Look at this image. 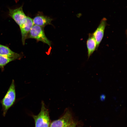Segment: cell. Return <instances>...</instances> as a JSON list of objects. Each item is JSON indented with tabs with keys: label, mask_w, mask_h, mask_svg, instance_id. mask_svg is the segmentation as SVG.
I'll list each match as a JSON object with an SVG mask.
<instances>
[{
	"label": "cell",
	"mask_w": 127,
	"mask_h": 127,
	"mask_svg": "<svg viewBox=\"0 0 127 127\" xmlns=\"http://www.w3.org/2000/svg\"><path fill=\"white\" fill-rule=\"evenodd\" d=\"M16 86L14 80L12 79L8 91L2 99L0 100L2 105L3 115L5 116L8 110L13 106L16 101Z\"/></svg>",
	"instance_id": "1"
},
{
	"label": "cell",
	"mask_w": 127,
	"mask_h": 127,
	"mask_svg": "<svg viewBox=\"0 0 127 127\" xmlns=\"http://www.w3.org/2000/svg\"><path fill=\"white\" fill-rule=\"evenodd\" d=\"M35 124V127H49L50 119L49 111L44 101L41 102L40 111L36 115H32Z\"/></svg>",
	"instance_id": "2"
},
{
	"label": "cell",
	"mask_w": 127,
	"mask_h": 127,
	"mask_svg": "<svg viewBox=\"0 0 127 127\" xmlns=\"http://www.w3.org/2000/svg\"><path fill=\"white\" fill-rule=\"evenodd\" d=\"M29 37L40 41L51 46V43L46 36L42 27L33 25L29 32Z\"/></svg>",
	"instance_id": "3"
},
{
	"label": "cell",
	"mask_w": 127,
	"mask_h": 127,
	"mask_svg": "<svg viewBox=\"0 0 127 127\" xmlns=\"http://www.w3.org/2000/svg\"><path fill=\"white\" fill-rule=\"evenodd\" d=\"M73 121L71 111L67 109L60 118L51 123L49 127H65Z\"/></svg>",
	"instance_id": "4"
},
{
	"label": "cell",
	"mask_w": 127,
	"mask_h": 127,
	"mask_svg": "<svg viewBox=\"0 0 127 127\" xmlns=\"http://www.w3.org/2000/svg\"><path fill=\"white\" fill-rule=\"evenodd\" d=\"M9 15L19 27L23 23L27 16L23 11L22 6L14 9H9Z\"/></svg>",
	"instance_id": "5"
},
{
	"label": "cell",
	"mask_w": 127,
	"mask_h": 127,
	"mask_svg": "<svg viewBox=\"0 0 127 127\" xmlns=\"http://www.w3.org/2000/svg\"><path fill=\"white\" fill-rule=\"evenodd\" d=\"M106 25L107 19L104 18L101 20L97 28L92 33L96 40L97 48L103 38Z\"/></svg>",
	"instance_id": "6"
},
{
	"label": "cell",
	"mask_w": 127,
	"mask_h": 127,
	"mask_svg": "<svg viewBox=\"0 0 127 127\" xmlns=\"http://www.w3.org/2000/svg\"><path fill=\"white\" fill-rule=\"evenodd\" d=\"M34 25L33 20L28 16H26L22 24L20 27L22 35V42L24 45L27 35Z\"/></svg>",
	"instance_id": "7"
},
{
	"label": "cell",
	"mask_w": 127,
	"mask_h": 127,
	"mask_svg": "<svg viewBox=\"0 0 127 127\" xmlns=\"http://www.w3.org/2000/svg\"><path fill=\"white\" fill-rule=\"evenodd\" d=\"M86 45L88 59L95 51L97 49V43L92 33L89 34L86 41Z\"/></svg>",
	"instance_id": "8"
},
{
	"label": "cell",
	"mask_w": 127,
	"mask_h": 127,
	"mask_svg": "<svg viewBox=\"0 0 127 127\" xmlns=\"http://www.w3.org/2000/svg\"><path fill=\"white\" fill-rule=\"evenodd\" d=\"M0 55L15 60L19 59L20 55L12 51L8 47L0 44Z\"/></svg>",
	"instance_id": "9"
},
{
	"label": "cell",
	"mask_w": 127,
	"mask_h": 127,
	"mask_svg": "<svg viewBox=\"0 0 127 127\" xmlns=\"http://www.w3.org/2000/svg\"><path fill=\"white\" fill-rule=\"evenodd\" d=\"M52 19L49 17L43 15H38L35 16L33 20L34 24L43 27L51 24Z\"/></svg>",
	"instance_id": "10"
},
{
	"label": "cell",
	"mask_w": 127,
	"mask_h": 127,
	"mask_svg": "<svg viewBox=\"0 0 127 127\" xmlns=\"http://www.w3.org/2000/svg\"><path fill=\"white\" fill-rule=\"evenodd\" d=\"M15 60L0 55V68L2 71L4 70V67L8 63Z\"/></svg>",
	"instance_id": "11"
},
{
	"label": "cell",
	"mask_w": 127,
	"mask_h": 127,
	"mask_svg": "<svg viewBox=\"0 0 127 127\" xmlns=\"http://www.w3.org/2000/svg\"><path fill=\"white\" fill-rule=\"evenodd\" d=\"M76 125V122L74 121L65 127H75Z\"/></svg>",
	"instance_id": "12"
},
{
	"label": "cell",
	"mask_w": 127,
	"mask_h": 127,
	"mask_svg": "<svg viewBox=\"0 0 127 127\" xmlns=\"http://www.w3.org/2000/svg\"><path fill=\"white\" fill-rule=\"evenodd\" d=\"M106 96L104 94L101 95L100 96V99L101 101H103L105 99Z\"/></svg>",
	"instance_id": "13"
},
{
	"label": "cell",
	"mask_w": 127,
	"mask_h": 127,
	"mask_svg": "<svg viewBox=\"0 0 127 127\" xmlns=\"http://www.w3.org/2000/svg\"></svg>",
	"instance_id": "14"
}]
</instances>
